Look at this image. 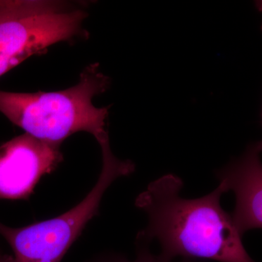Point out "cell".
<instances>
[{
  "label": "cell",
  "instance_id": "1",
  "mask_svg": "<svg viewBox=\"0 0 262 262\" xmlns=\"http://www.w3.org/2000/svg\"><path fill=\"white\" fill-rule=\"evenodd\" d=\"M184 183L167 174L150 183L136 199L149 223L139 232L137 242L145 246L158 241L160 256L168 261L177 256L218 262H255L245 248L231 213L221 206L225 193L220 185L198 199L180 196Z\"/></svg>",
  "mask_w": 262,
  "mask_h": 262
},
{
  "label": "cell",
  "instance_id": "2",
  "mask_svg": "<svg viewBox=\"0 0 262 262\" xmlns=\"http://www.w3.org/2000/svg\"><path fill=\"white\" fill-rule=\"evenodd\" d=\"M111 80L99 71L98 63L86 67L80 82L56 92H6L0 91V112L26 134L39 140L61 144L75 133L94 136L101 151L110 147L106 130L108 107L93 104L96 95L110 88Z\"/></svg>",
  "mask_w": 262,
  "mask_h": 262
},
{
  "label": "cell",
  "instance_id": "3",
  "mask_svg": "<svg viewBox=\"0 0 262 262\" xmlns=\"http://www.w3.org/2000/svg\"><path fill=\"white\" fill-rule=\"evenodd\" d=\"M103 165L96 185L83 201L59 216L22 228L0 224V234L15 253V262H60L86 224L98 213L103 194L117 179L135 170L130 160L102 156Z\"/></svg>",
  "mask_w": 262,
  "mask_h": 262
},
{
  "label": "cell",
  "instance_id": "4",
  "mask_svg": "<svg viewBox=\"0 0 262 262\" xmlns=\"http://www.w3.org/2000/svg\"><path fill=\"white\" fill-rule=\"evenodd\" d=\"M55 2L0 1V76L80 33L87 14Z\"/></svg>",
  "mask_w": 262,
  "mask_h": 262
},
{
  "label": "cell",
  "instance_id": "5",
  "mask_svg": "<svg viewBox=\"0 0 262 262\" xmlns=\"http://www.w3.org/2000/svg\"><path fill=\"white\" fill-rule=\"evenodd\" d=\"M63 160L60 144L35 139L28 134L0 146V199H25L39 179Z\"/></svg>",
  "mask_w": 262,
  "mask_h": 262
},
{
  "label": "cell",
  "instance_id": "6",
  "mask_svg": "<svg viewBox=\"0 0 262 262\" xmlns=\"http://www.w3.org/2000/svg\"><path fill=\"white\" fill-rule=\"evenodd\" d=\"M261 141L251 143L244 154L215 173L225 192L233 191L236 203L231 213L241 236L262 225Z\"/></svg>",
  "mask_w": 262,
  "mask_h": 262
},
{
  "label": "cell",
  "instance_id": "7",
  "mask_svg": "<svg viewBox=\"0 0 262 262\" xmlns=\"http://www.w3.org/2000/svg\"><path fill=\"white\" fill-rule=\"evenodd\" d=\"M99 262H171L168 261L165 258H162L160 256H155L152 254L148 248L142 245H139V251H138L137 257L134 261H130L125 258L120 257V256H113L101 260ZM181 262H201L199 260L187 259L184 258V260Z\"/></svg>",
  "mask_w": 262,
  "mask_h": 262
},
{
  "label": "cell",
  "instance_id": "8",
  "mask_svg": "<svg viewBox=\"0 0 262 262\" xmlns=\"http://www.w3.org/2000/svg\"><path fill=\"white\" fill-rule=\"evenodd\" d=\"M0 262H15L14 258L10 256H0Z\"/></svg>",
  "mask_w": 262,
  "mask_h": 262
}]
</instances>
